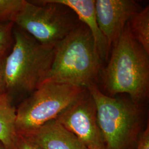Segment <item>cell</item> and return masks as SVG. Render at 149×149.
I'll return each instance as SVG.
<instances>
[{
  "label": "cell",
  "instance_id": "1",
  "mask_svg": "<svg viewBox=\"0 0 149 149\" xmlns=\"http://www.w3.org/2000/svg\"><path fill=\"white\" fill-rule=\"evenodd\" d=\"M149 55L134 38L127 23L101 72L108 96L125 93L134 102L145 99L149 91Z\"/></svg>",
  "mask_w": 149,
  "mask_h": 149
},
{
  "label": "cell",
  "instance_id": "2",
  "mask_svg": "<svg viewBox=\"0 0 149 149\" xmlns=\"http://www.w3.org/2000/svg\"><path fill=\"white\" fill-rule=\"evenodd\" d=\"M102 62L91 33L81 23L55 45L53 63L45 81L87 88L96 84Z\"/></svg>",
  "mask_w": 149,
  "mask_h": 149
},
{
  "label": "cell",
  "instance_id": "3",
  "mask_svg": "<svg viewBox=\"0 0 149 149\" xmlns=\"http://www.w3.org/2000/svg\"><path fill=\"white\" fill-rule=\"evenodd\" d=\"M13 44L6 61V93H32L44 83L52 67L55 47L38 42L15 25Z\"/></svg>",
  "mask_w": 149,
  "mask_h": 149
},
{
  "label": "cell",
  "instance_id": "4",
  "mask_svg": "<svg viewBox=\"0 0 149 149\" xmlns=\"http://www.w3.org/2000/svg\"><path fill=\"white\" fill-rule=\"evenodd\" d=\"M84 87L45 81L31 93L16 109L17 133L25 135L55 119L83 96Z\"/></svg>",
  "mask_w": 149,
  "mask_h": 149
},
{
  "label": "cell",
  "instance_id": "5",
  "mask_svg": "<svg viewBox=\"0 0 149 149\" xmlns=\"http://www.w3.org/2000/svg\"><path fill=\"white\" fill-rule=\"evenodd\" d=\"M81 23L69 7L53 0L26 1L14 21L38 42L54 47Z\"/></svg>",
  "mask_w": 149,
  "mask_h": 149
},
{
  "label": "cell",
  "instance_id": "6",
  "mask_svg": "<svg viewBox=\"0 0 149 149\" xmlns=\"http://www.w3.org/2000/svg\"><path fill=\"white\" fill-rule=\"evenodd\" d=\"M87 89L96 107L97 122L106 149H125L140 124L138 108L134 103L103 93L97 84Z\"/></svg>",
  "mask_w": 149,
  "mask_h": 149
},
{
  "label": "cell",
  "instance_id": "7",
  "mask_svg": "<svg viewBox=\"0 0 149 149\" xmlns=\"http://www.w3.org/2000/svg\"><path fill=\"white\" fill-rule=\"evenodd\" d=\"M88 149H106L97 122L95 102L88 90L55 119Z\"/></svg>",
  "mask_w": 149,
  "mask_h": 149
},
{
  "label": "cell",
  "instance_id": "8",
  "mask_svg": "<svg viewBox=\"0 0 149 149\" xmlns=\"http://www.w3.org/2000/svg\"><path fill=\"white\" fill-rule=\"evenodd\" d=\"M95 6L98 26L111 49L140 7L133 0H97Z\"/></svg>",
  "mask_w": 149,
  "mask_h": 149
},
{
  "label": "cell",
  "instance_id": "9",
  "mask_svg": "<svg viewBox=\"0 0 149 149\" xmlns=\"http://www.w3.org/2000/svg\"><path fill=\"white\" fill-rule=\"evenodd\" d=\"M24 135L41 149H88L74 134L55 119Z\"/></svg>",
  "mask_w": 149,
  "mask_h": 149
},
{
  "label": "cell",
  "instance_id": "10",
  "mask_svg": "<svg viewBox=\"0 0 149 149\" xmlns=\"http://www.w3.org/2000/svg\"><path fill=\"white\" fill-rule=\"evenodd\" d=\"M69 7L77 16L82 23L90 30L102 60L106 59L110 48L102 34L97 22L95 0H53Z\"/></svg>",
  "mask_w": 149,
  "mask_h": 149
},
{
  "label": "cell",
  "instance_id": "11",
  "mask_svg": "<svg viewBox=\"0 0 149 149\" xmlns=\"http://www.w3.org/2000/svg\"><path fill=\"white\" fill-rule=\"evenodd\" d=\"M11 100L6 93L0 95V142L5 149H12L18 135L16 109Z\"/></svg>",
  "mask_w": 149,
  "mask_h": 149
},
{
  "label": "cell",
  "instance_id": "12",
  "mask_svg": "<svg viewBox=\"0 0 149 149\" xmlns=\"http://www.w3.org/2000/svg\"><path fill=\"white\" fill-rule=\"evenodd\" d=\"M134 38L149 55V7L136 12L128 22Z\"/></svg>",
  "mask_w": 149,
  "mask_h": 149
},
{
  "label": "cell",
  "instance_id": "13",
  "mask_svg": "<svg viewBox=\"0 0 149 149\" xmlns=\"http://www.w3.org/2000/svg\"><path fill=\"white\" fill-rule=\"evenodd\" d=\"M25 0H0V24L13 22Z\"/></svg>",
  "mask_w": 149,
  "mask_h": 149
},
{
  "label": "cell",
  "instance_id": "14",
  "mask_svg": "<svg viewBox=\"0 0 149 149\" xmlns=\"http://www.w3.org/2000/svg\"><path fill=\"white\" fill-rule=\"evenodd\" d=\"M13 22L0 24V54L10 53L13 44Z\"/></svg>",
  "mask_w": 149,
  "mask_h": 149
},
{
  "label": "cell",
  "instance_id": "15",
  "mask_svg": "<svg viewBox=\"0 0 149 149\" xmlns=\"http://www.w3.org/2000/svg\"><path fill=\"white\" fill-rule=\"evenodd\" d=\"M12 149H41L37 144L26 135L18 134L15 143Z\"/></svg>",
  "mask_w": 149,
  "mask_h": 149
},
{
  "label": "cell",
  "instance_id": "16",
  "mask_svg": "<svg viewBox=\"0 0 149 149\" xmlns=\"http://www.w3.org/2000/svg\"><path fill=\"white\" fill-rule=\"evenodd\" d=\"M8 54H0V95L6 93V61Z\"/></svg>",
  "mask_w": 149,
  "mask_h": 149
},
{
  "label": "cell",
  "instance_id": "17",
  "mask_svg": "<svg viewBox=\"0 0 149 149\" xmlns=\"http://www.w3.org/2000/svg\"><path fill=\"white\" fill-rule=\"evenodd\" d=\"M136 149H149V126L141 136Z\"/></svg>",
  "mask_w": 149,
  "mask_h": 149
},
{
  "label": "cell",
  "instance_id": "18",
  "mask_svg": "<svg viewBox=\"0 0 149 149\" xmlns=\"http://www.w3.org/2000/svg\"><path fill=\"white\" fill-rule=\"evenodd\" d=\"M0 149H5V147L3 146V145L0 142Z\"/></svg>",
  "mask_w": 149,
  "mask_h": 149
}]
</instances>
